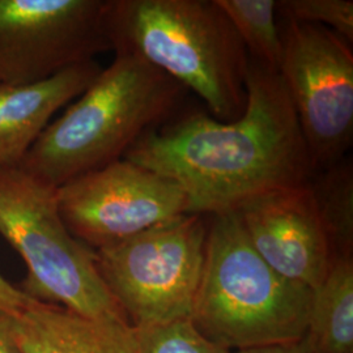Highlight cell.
I'll return each mask as SVG.
<instances>
[{
	"instance_id": "cell-7",
	"label": "cell",
	"mask_w": 353,
	"mask_h": 353,
	"mask_svg": "<svg viewBox=\"0 0 353 353\" xmlns=\"http://www.w3.org/2000/svg\"><path fill=\"white\" fill-rule=\"evenodd\" d=\"M278 74L314 173L339 163L353 139V52L327 28L284 20Z\"/></svg>"
},
{
	"instance_id": "cell-11",
	"label": "cell",
	"mask_w": 353,
	"mask_h": 353,
	"mask_svg": "<svg viewBox=\"0 0 353 353\" xmlns=\"http://www.w3.org/2000/svg\"><path fill=\"white\" fill-rule=\"evenodd\" d=\"M101 70L90 61L34 84H0V166H20L52 115L84 93Z\"/></svg>"
},
{
	"instance_id": "cell-15",
	"label": "cell",
	"mask_w": 353,
	"mask_h": 353,
	"mask_svg": "<svg viewBox=\"0 0 353 353\" xmlns=\"http://www.w3.org/2000/svg\"><path fill=\"white\" fill-rule=\"evenodd\" d=\"M239 34L249 58L278 72L283 38L274 0H216Z\"/></svg>"
},
{
	"instance_id": "cell-2",
	"label": "cell",
	"mask_w": 353,
	"mask_h": 353,
	"mask_svg": "<svg viewBox=\"0 0 353 353\" xmlns=\"http://www.w3.org/2000/svg\"><path fill=\"white\" fill-rule=\"evenodd\" d=\"M115 55L141 59L232 122L245 112L249 54L216 0H106Z\"/></svg>"
},
{
	"instance_id": "cell-6",
	"label": "cell",
	"mask_w": 353,
	"mask_h": 353,
	"mask_svg": "<svg viewBox=\"0 0 353 353\" xmlns=\"http://www.w3.org/2000/svg\"><path fill=\"white\" fill-rule=\"evenodd\" d=\"M207 233L204 214H182L94 252L102 281L132 327L190 321Z\"/></svg>"
},
{
	"instance_id": "cell-17",
	"label": "cell",
	"mask_w": 353,
	"mask_h": 353,
	"mask_svg": "<svg viewBox=\"0 0 353 353\" xmlns=\"http://www.w3.org/2000/svg\"><path fill=\"white\" fill-rule=\"evenodd\" d=\"M137 353H228L202 335L190 321L135 328Z\"/></svg>"
},
{
	"instance_id": "cell-19",
	"label": "cell",
	"mask_w": 353,
	"mask_h": 353,
	"mask_svg": "<svg viewBox=\"0 0 353 353\" xmlns=\"http://www.w3.org/2000/svg\"><path fill=\"white\" fill-rule=\"evenodd\" d=\"M228 353H310L306 347L305 341L301 339L287 344H276V345H265V347H255L246 348L239 351H230Z\"/></svg>"
},
{
	"instance_id": "cell-5",
	"label": "cell",
	"mask_w": 353,
	"mask_h": 353,
	"mask_svg": "<svg viewBox=\"0 0 353 353\" xmlns=\"http://www.w3.org/2000/svg\"><path fill=\"white\" fill-rule=\"evenodd\" d=\"M0 236L26 262L19 288L28 297L93 319L128 322L102 281L94 252L65 227L57 188L21 166H0Z\"/></svg>"
},
{
	"instance_id": "cell-14",
	"label": "cell",
	"mask_w": 353,
	"mask_h": 353,
	"mask_svg": "<svg viewBox=\"0 0 353 353\" xmlns=\"http://www.w3.org/2000/svg\"><path fill=\"white\" fill-rule=\"evenodd\" d=\"M309 179L334 258L353 256L352 163L341 160Z\"/></svg>"
},
{
	"instance_id": "cell-20",
	"label": "cell",
	"mask_w": 353,
	"mask_h": 353,
	"mask_svg": "<svg viewBox=\"0 0 353 353\" xmlns=\"http://www.w3.org/2000/svg\"><path fill=\"white\" fill-rule=\"evenodd\" d=\"M0 353H21L13 339L11 314L0 310Z\"/></svg>"
},
{
	"instance_id": "cell-10",
	"label": "cell",
	"mask_w": 353,
	"mask_h": 353,
	"mask_svg": "<svg viewBox=\"0 0 353 353\" xmlns=\"http://www.w3.org/2000/svg\"><path fill=\"white\" fill-rule=\"evenodd\" d=\"M254 250L280 276L316 290L334 263L309 182L271 190L236 210Z\"/></svg>"
},
{
	"instance_id": "cell-8",
	"label": "cell",
	"mask_w": 353,
	"mask_h": 353,
	"mask_svg": "<svg viewBox=\"0 0 353 353\" xmlns=\"http://www.w3.org/2000/svg\"><path fill=\"white\" fill-rule=\"evenodd\" d=\"M57 198L65 227L93 252L191 214L172 179L126 159L65 182Z\"/></svg>"
},
{
	"instance_id": "cell-13",
	"label": "cell",
	"mask_w": 353,
	"mask_h": 353,
	"mask_svg": "<svg viewBox=\"0 0 353 353\" xmlns=\"http://www.w3.org/2000/svg\"><path fill=\"white\" fill-rule=\"evenodd\" d=\"M303 341L310 353H353V256L335 258L313 290Z\"/></svg>"
},
{
	"instance_id": "cell-18",
	"label": "cell",
	"mask_w": 353,
	"mask_h": 353,
	"mask_svg": "<svg viewBox=\"0 0 353 353\" xmlns=\"http://www.w3.org/2000/svg\"><path fill=\"white\" fill-rule=\"evenodd\" d=\"M36 300L28 297L19 287L11 284L0 274V310L11 316H17L26 310Z\"/></svg>"
},
{
	"instance_id": "cell-3",
	"label": "cell",
	"mask_w": 353,
	"mask_h": 353,
	"mask_svg": "<svg viewBox=\"0 0 353 353\" xmlns=\"http://www.w3.org/2000/svg\"><path fill=\"white\" fill-rule=\"evenodd\" d=\"M186 89L141 59L115 55L26 153L21 168L52 188L113 164L160 126Z\"/></svg>"
},
{
	"instance_id": "cell-16",
	"label": "cell",
	"mask_w": 353,
	"mask_h": 353,
	"mask_svg": "<svg viewBox=\"0 0 353 353\" xmlns=\"http://www.w3.org/2000/svg\"><path fill=\"white\" fill-rule=\"evenodd\" d=\"M276 11L283 20L325 26L352 45V0H283Z\"/></svg>"
},
{
	"instance_id": "cell-1",
	"label": "cell",
	"mask_w": 353,
	"mask_h": 353,
	"mask_svg": "<svg viewBox=\"0 0 353 353\" xmlns=\"http://www.w3.org/2000/svg\"><path fill=\"white\" fill-rule=\"evenodd\" d=\"M246 92L239 119L189 114L147 131L123 159L172 179L186 194L190 212L204 216L309 182L314 169L280 75L250 59Z\"/></svg>"
},
{
	"instance_id": "cell-12",
	"label": "cell",
	"mask_w": 353,
	"mask_h": 353,
	"mask_svg": "<svg viewBox=\"0 0 353 353\" xmlns=\"http://www.w3.org/2000/svg\"><path fill=\"white\" fill-rule=\"evenodd\" d=\"M11 326L21 353H137L128 322L93 319L54 303L36 301L11 316Z\"/></svg>"
},
{
	"instance_id": "cell-4",
	"label": "cell",
	"mask_w": 353,
	"mask_h": 353,
	"mask_svg": "<svg viewBox=\"0 0 353 353\" xmlns=\"http://www.w3.org/2000/svg\"><path fill=\"white\" fill-rule=\"evenodd\" d=\"M312 297L254 250L236 211L211 216L190 316L203 338L229 352L301 341Z\"/></svg>"
},
{
	"instance_id": "cell-9",
	"label": "cell",
	"mask_w": 353,
	"mask_h": 353,
	"mask_svg": "<svg viewBox=\"0 0 353 353\" xmlns=\"http://www.w3.org/2000/svg\"><path fill=\"white\" fill-rule=\"evenodd\" d=\"M106 0H0V84L28 85L112 51Z\"/></svg>"
}]
</instances>
